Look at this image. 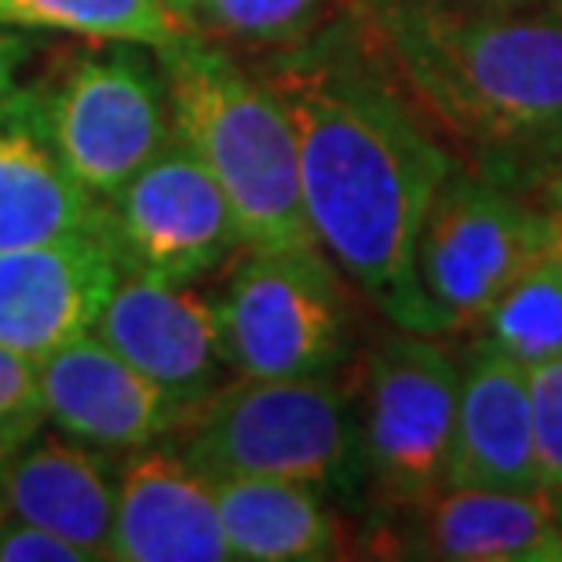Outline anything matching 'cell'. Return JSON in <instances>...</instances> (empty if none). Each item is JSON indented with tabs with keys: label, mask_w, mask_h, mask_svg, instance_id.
<instances>
[{
	"label": "cell",
	"mask_w": 562,
	"mask_h": 562,
	"mask_svg": "<svg viewBox=\"0 0 562 562\" xmlns=\"http://www.w3.org/2000/svg\"><path fill=\"white\" fill-rule=\"evenodd\" d=\"M267 85L296 128L318 245L398 329L417 333V241L435 194L457 172L453 157L347 26L281 55Z\"/></svg>",
	"instance_id": "obj_1"
},
{
	"label": "cell",
	"mask_w": 562,
	"mask_h": 562,
	"mask_svg": "<svg viewBox=\"0 0 562 562\" xmlns=\"http://www.w3.org/2000/svg\"><path fill=\"white\" fill-rule=\"evenodd\" d=\"M387 63L420 103L504 172L562 168V15H460L369 0Z\"/></svg>",
	"instance_id": "obj_2"
},
{
	"label": "cell",
	"mask_w": 562,
	"mask_h": 562,
	"mask_svg": "<svg viewBox=\"0 0 562 562\" xmlns=\"http://www.w3.org/2000/svg\"><path fill=\"white\" fill-rule=\"evenodd\" d=\"M176 139L194 150L227 194L252 249L318 245L303 205L300 146L285 103L245 74L216 41L183 33L157 48Z\"/></svg>",
	"instance_id": "obj_3"
},
{
	"label": "cell",
	"mask_w": 562,
	"mask_h": 562,
	"mask_svg": "<svg viewBox=\"0 0 562 562\" xmlns=\"http://www.w3.org/2000/svg\"><path fill=\"white\" fill-rule=\"evenodd\" d=\"M183 457L205 479H292L347 493L362 490L351 395L333 376H245L179 424Z\"/></svg>",
	"instance_id": "obj_4"
},
{
	"label": "cell",
	"mask_w": 562,
	"mask_h": 562,
	"mask_svg": "<svg viewBox=\"0 0 562 562\" xmlns=\"http://www.w3.org/2000/svg\"><path fill=\"white\" fill-rule=\"evenodd\" d=\"M11 125L37 132L55 157L106 198L172 143L165 74L128 41L70 48L26 88Z\"/></svg>",
	"instance_id": "obj_5"
},
{
	"label": "cell",
	"mask_w": 562,
	"mask_h": 562,
	"mask_svg": "<svg viewBox=\"0 0 562 562\" xmlns=\"http://www.w3.org/2000/svg\"><path fill=\"white\" fill-rule=\"evenodd\" d=\"M460 366L427 333L402 329L366 355L358 387L362 490L387 508L417 504L449 486Z\"/></svg>",
	"instance_id": "obj_6"
},
{
	"label": "cell",
	"mask_w": 562,
	"mask_h": 562,
	"mask_svg": "<svg viewBox=\"0 0 562 562\" xmlns=\"http://www.w3.org/2000/svg\"><path fill=\"white\" fill-rule=\"evenodd\" d=\"M541 256L537 201H522L497 179L453 172L427 209L417 241V333L438 336L482 322Z\"/></svg>",
	"instance_id": "obj_7"
},
{
	"label": "cell",
	"mask_w": 562,
	"mask_h": 562,
	"mask_svg": "<svg viewBox=\"0 0 562 562\" xmlns=\"http://www.w3.org/2000/svg\"><path fill=\"white\" fill-rule=\"evenodd\" d=\"M231 366L245 376H333L347 362V296L318 245L252 249L220 300Z\"/></svg>",
	"instance_id": "obj_8"
},
{
	"label": "cell",
	"mask_w": 562,
	"mask_h": 562,
	"mask_svg": "<svg viewBox=\"0 0 562 562\" xmlns=\"http://www.w3.org/2000/svg\"><path fill=\"white\" fill-rule=\"evenodd\" d=\"M99 238L121 271L194 281L241 249L227 194L183 139L168 143L103 201Z\"/></svg>",
	"instance_id": "obj_9"
},
{
	"label": "cell",
	"mask_w": 562,
	"mask_h": 562,
	"mask_svg": "<svg viewBox=\"0 0 562 562\" xmlns=\"http://www.w3.org/2000/svg\"><path fill=\"white\" fill-rule=\"evenodd\" d=\"M92 333L165 391L179 409V424L216 395L234 369L223 344L220 303L190 289V281L125 271Z\"/></svg>",
	"instance_id": "obj_10"
},
{
	"label": "cell",
	"mask_w": 562,
	"mask_h": 562,
	"mask_svg": "<svg viewBox=\"0 0 562 562\" xmlns=\"http://www.w3.org/2000/svg\"><path fill=\"white\" fill-rule=\"evenodd\" d=\"M125 274L106 241L70 234L0 252V344L41 358L92 333L110 289Z\"/></svg>",
	"instance_id": "obj_11"
},
{
	"label": "cell",
	"mask_w": 562,
	"mask_h": 562,
	"mask_svg": "<svg viewBox=\"0 0 562 562\" xmlns=\"http://www.w3.org/2000/svg\"><path fill=\"white\" fill-rule=\"evenodd\" d=\"M37 369L48 420L92 449L132 453L179 427L165 391L92 333L55 347Z\"/></svg>",
	"instance_id": "obj_12"
},
{
	"label": "cell",
	"mask_w": 562,
	"mask_h": 562,
	"mask_svg": "<svg viewBox=\"0 0 562 562\" xmlns=\"http://www.w3.org/2000/svg\"><path fill=\"white\" fill-rule=\"evenodd\" d=\"M395 544L417 559L562 562V526L544 490L446 486L402 504Z\"/></svg>",
	"instance_id": "obj_13"
},
{
	"label": "cell",
	"mask_w": 562,
	"mask_h": 562,
	"mask_svg": "<svg viewBox=\"0 0 562 562\" xmlns=\"http://www.w3.org/2000/svg\"><path fill=\"white\" fill-rule=\"evenodd\" d=\"M114 559L223 562L234 559L212 482L165 449H132L117 468Z\"/></svg>",
	"instance_id": "obj_14"
},
{
	"label": "cell",
	"mask_w": 562,
	"mask_h": 562,
	"mask_svg": "<svg viewBox=\"0 0 562 562\" xmlns=\"http://www.w3.org/2000/svg\"><path fill=\"white\" fill-rule=\"evenodd\" d=\"M449 486L541 490L533 457L530 373L482 340L460 366Z\"/></svg>",
	"instance_id": "obj_15"
},
{
	"label": "cell",
	"mask_w": 562,
	"mask_h": 562,
	"mask_svg": "<svg viewBox=\"0 0 562 562\" xmlns=\"http://www.w3.org/2000/svg\"><path fill=\"white\" fill-rule=\"evenodd\" d=\"M4 512L66 537L88 559H114L117 475L103 449L70 435H33L4 471Z\"/></svg>",
	"instance_id": "obj_16"
},
{
	"label": "cell",
	"mask_w": 562,
	"mask_h": 562,
	"mask_svg": "<svg viewBox=\"0 0 562 562\" xmlns=\"http://www.w3.org/2000/svg\"><path fill=\"white\" fill-rule=\"evenodd\" d=\"M209 482L234 559L318 562L340 555V522L322 504L318 486L249 475Z\"/></svg>",
	"instance_id": "obj_17"
},
{
	"label": "cell",
	"mask_w": 562,
	"mask_h": 562,
	"mask_svg": "<svg viewBox=\"0 0 562 562\" xmlns=\"http://www.w3.org/2000/svg\"><path fill=\"white\" fill-rule=\"evenodd\" d=\"M103 201L66 168L37 132L0 125V252L92 234Z\"/></svg>",
	"instance_id": "obj_18"
},
{
	"label": "cell",
	"mask_w": 562,
	"mask_h": 562,
	"mask_svg": "<svg viewBox=\"0 0 562 562\" xmlns=\"http://www.w3.org/2000/svg\"><path fill=\"white\" fill-rule=\"evenodd\" d=\"M0 22L150 48H165L190 33L165 0H0Z\"/></svg>",
	"instance_id": "obj_19"
},
{
	"label": "cell",
	"mask_w": 562,
	"mask_h": 562,
	"mask_svg": "<svg viewBox=\"0 0 562 562\" xmlns=\"http://www.w3.org/2000/svg\"><path fill=\"white\" fill-rule=\"evenodd\" d=\"M482 325L486 340L526 369L562 358V271L541 256L501 292Z\"/></svg>",
	"instance_id": "obj_20"
},
{
	"label": "cell",
	"mask_w": 562,
	"mask_h": 562,
	"mask_svg": "<svg viewBox=\"0 0 562 562\" xmlns=\"http://www.w3.org/2000/svg\"><path fill=\"white\" fill-rule=\"evenodd\" d=\"M329 0H179L190 33L234 44H292L318 26Z\"/></svg>",
	"instance_id": "obj_21"
},
{
	"label": "cell",
	"mask_w": 562,
	"mask_h": 562,
	"mask_svg": "<svg viewBox=\"0 0 562 562\" xmlns=\"http://www.w3.org/2000/svg\"><path fill=\"white\" fill-rule=\"evenodd\" d=\"M48 420L41 391L37 358H26L0 344V446L15 453Z\"/></svg>",
	"instance_id": "obj_22"
},
{
	"label": "cell",
	"mask_w": 562,
	"mask_h": 562,
	"mask_svg": "<svg viewBox=\"0 0 562 562\" xmlns=\"http://www.w3.org/2000/svg\"><path fill=\"white\" fill-rule=\"evenodd\" d=\"M530 413H533V457L541 490L562 486V358L530 366Z\"/></svg>",
	"instance_id": "obj_23"
},
{
	"label": "cell",
	"mask_w": 562,
	"mask_h": 562,
	"mask_svg": "<svg viewBox=\"0 0 562 562\" xmlns=\"http://www.w3.org/2000/svg\"><path fill=\"white\" fill-rule=\"evenodd\" d=\"M85 548L70 544L66 537L44 530V526L22 522L8 512L0 515V562H85Z\"/></svg>",
	"instance_id": "obj_24"
},
{
	"label": "cell",
	"mask_w": 562,
	"mask_h": 562,
	"mask_svg": "<svg viewBox=\"0 0 562 562\" xmlns=\"http://www.w3.org/2000/svg\"><path fill=\"white\" fill-rule=\"evenodd\" d=\"M30 52L33 48L26 37H19V33H11V30H0V125L11 121V114H15L22 103V95H26L19 74H22V66H26Z\"/></svg>",
	"instance_id": "obj_25"
},
{
	"label": "cell",
	"mask_w": 562,
	"mask_h": 562,
	"mask_svg": "<svg viewBox=\"0 0 562 562\" xmlns=\"http://www.w3.org/2000/svg\"><path fill=\"white\" fill-rule=\"evenodd\" d=\"M537 209H541L544 227V260L562 271V168H552L537 190Z\"/></svg>",
	"instance_id": "obj_26"
},
{
	"label": "cell",
	"mask_w": 562,
	"mask_h": 562,
	"mask_svg": "<svg viewBox=\"0 0 562 562\" xmlns=\"http://www.w3.org/2000/svg\"><path fill=\"white\" fill-rule=\"evenodd\" d=\"M420 4L442 8V11H460V15H501V11H522L533 0H420Z\"/></svg>",
	"instance_id": "obj_27"
},
{
	"label": "cell",
	"mask_w": 562,
	"mask_h": 562,
	"mask_svg": "<svg viewBox=\"0 0 562 562\" xmlns=\"http://www.w3.org/2000/svg\"><path fill=\"white\" fill-rule=\"evenodd\" d=\"M544 497H548V504H552L555 522L562 526V486H559V490H544Z\"/></svg>",
	"instance_id": "obj_28"
},
{
	"label": "cell",
	"mask_w": 562,
	"mask_h": 562,
	"mask_svg": "<svg viewBox=\"0 0 562 562\" xmlns=\"http://www.w3.org/2000/svg\"><path fill=\"white\" fill-rule=\"evenodd\" d=\"M8 460H11V453L0 446V515H4V471H8Z\"/></svg>",
	"instance_id": "obj_29"
},
{
	"label": "cell",
	"mask_w": 562,
	"mask_h": 562,
	"mask_svg": "<svg viewBox=\"0 0 562 562\" xmlns=\"http://www.w3.org/2000/svg\"><path fill=\"white\" fill-rule=\"evenodd\" d=\"M165 4H168V8H172V11H176V4H179V0H165Z\"/></svg>",
	"instance_id": "obj_30"
},
{
	"label": "cell",
	"mask_w": 562,
	"mask_h": 562,
	"mask_svg": "<svg viewBox=\"0 0 562 562\" xmlns=\"http://www.w3.org/2000/svg\"><path fill=\"white\" fill-rule=\"evenodd\" d=\"M559 15H562V0H559Z\"/></svg>",
	"instance_id": "obj_31"
}]
</instances>
